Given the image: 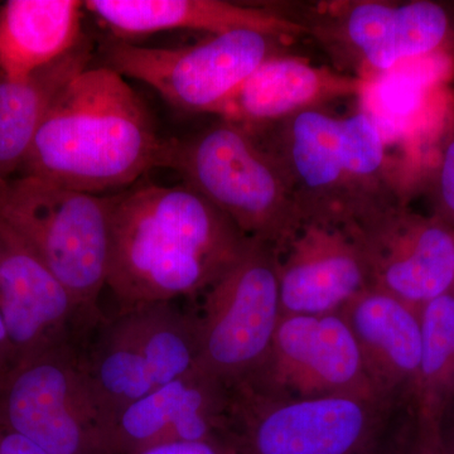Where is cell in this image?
Returning <instances> with one entry per match:
<instances>
[{
	"label": "cell",
	"mask_w": 454,
	"mask_h": 454,
	"mask_svg": "<svg viewBox=\"0 0 454 454\" xmlns=\"http://www.w3.org/2000/svg\"><path fill=\"white\" fill-rule=\"evenodd\" d=\"M252 239L186 184L113 196L106 286L118 310L201 294Z\"/></svg>",
	"instance_id": "1"
},
{
	"label": "cell",
	"mask_w": 454,
	"mask_h": 454,
	"mask_svg": "<svg viewBox=\"0 0 454 454\" xmlns=\"http://www.w3.org/2000/svg\"><path fill=\"white\" fill-rule=\"evenodd\" d=\"M166 140L145 101L107 66L88 67L57 95L23 170L80 192L133 184L160 167Z\"/></svg>",
	"instance_id": "2"
},
{
	"label": "cell",
	"mask_w": 454,
	"mask_h": 454,
	"mask_svg": "<svg viewBox=\"0 0 454 454\" xmlns=\"http://www.w3.org/2000/svg\"><path fill=\"white\" fill-rule=\"evenodd\" d=\"M267 143L303 223L352 227L405 203L404 179L366 114L306 110L274 122Z\"/></svg>",
	"instance_id": "3"
},
{
	"label": "cell",
	"mask_w": 454,
	"mask_h": 454,
	"mask_svg": "<svg viewBox=\"0 0 454 454\" xmlns=\"http://www.w3.org/2000/svg\"><path fill=\"white\" fill-rule=\"evenodd\" d=\"M160 167L176 170L247 238L279 255L303 225L282 164L240 125L221 121L186 139L166 140Z\"/></svg>",
	"instance_id": "4"
},
{
	"label": "cell",
	"mask_w": 454,
	"mask_h": 454,
	"mask_svg": "<svg viewBox=\"0 0 454 454\" xmlns=\"http://www.w3.org/2000/svg\"><path fill=\"white\" fill-rule=\"evenodd\" d=\"M395 408L355 395L270 399L239 382L226 437L238 454H389Z\"/></svg>",
	"instance_id": "5"
},
{
	"label": "cell",
	"mask_w": 454,
	"mask_h": 454,
	"mask_svg": "<svg viewBox=\"0 0 454 454\" xmlns=\"http://www.w3.org/2000/svg\"><path fill=\"white\" fill-rule=\"evenodd\" d=\"M113 196L23 175L0 181V223L20 236L82 306L95 313L106 286Z\"/></svg>",
	"instance_id": "6"
},
{
	"label": "cell",
	"mask_w": 454,
	"mask_h": 454,
	"mask_svg": "<svg viewBox=\"0 0 454 454\" xmlns=\"http://www.w3.org/2000/svg\"><path fill=\"white\" fill-rule=\"evenodd\" d=\"M199 356L197 316L157 303L104 317L82 365L107 428L122 408L199 365Z\"/></svg>",
	"instance_id": "7"
},
{
	"label": "cell",
	"mask_w": 454,
	"mask_h": 454,
	"mask_svg": "<svg viewBox=\"0 0 454 454\" xmlns=\"http://www.w3.org/2000/svg\"><path fill=\"white\" fill-rule=\"evenodd\" d=\"M82 348L59 346L0 375V426L49 454H109L106 422L82 365Z\"/></svg>",
	"instance_id": "8"
},
{
	"label": "cell",
	"mask_w": 454,
	"mask_h": 454,
	"mask_svg": "<svg viewBox=\"0 0 454 454\" xmlns=\"http://www.w3.org/2000/svg\"><path fill=\"white\" fill-rule=\"evenodd\" d=\"M280 255L253 240L203 294L199 366L227 387L243 381L267 355L280 317Z\"/></svg>",
	"instance_id": "9"
},
{
	"label": "cell",
	"mask_w": 454,
	"mask_h": 454,
	"mask_svg": "<svg viewBox=\"0 0 454 454\" xmlns=\"http://www.w3.org/2000/svg\"><path fill=\"white\" fill-rule=\"evenodd\" d=\"M284 44L245 29L169 49L116 40L106 46V61L107 67L145 83L178 109L216 114L262 62L280 55Z\"/></svg>",
	"instance_id": "10"
},
{
	"label": "cell",
	"mask_w": 454,
	"mask_h": 454,
	"mask_svg": "<svg viewBox=\"0 0 454 454\" xmlns=\"http://www.w3.org/2000/svg\"><path fill=\"white\" fill-rule=\"evenodd\" d=\"M240 382L270 399L333 395L380 399L367 379L354 334L340 312L280 317L267 355Z\"/></svg>",
	"instance_id": "11"
},
{
	"label": "cell",
	"mask_w": 454,
	"mask_h": 454,
	"mask_svg": "<svg viewBox=\"0 0 454 454\" xmlns=\"http://www.w3.org/2000/svg\"><path fill=\"white\" fill-rule=\"evenodd\" d=\"M0 316L11 365L43 349L85 348L104 313L82 306L17 234L0 223Z\"/></svg>",
	"instance_id": "12"
},
{
	"label": "cell",
	"mask_w": 454,
	"mask_h": 454,
	"mask_svg": "<svg viewBox=\"0 0 454 454\" xmlns=\"http://www.w3.org/2000/svg\"><path fill=\"white\" fill-rule=\"evenodd\" d=\"M349 229L365 252L372 288L419 313L452 291L454 229L443 221L400 203Z\"/></svg>",
	"instance_id": "13"
},
{
	"label": "cell",
	"mask_w": 454,
	"mask_h": 454,
	"mask_svg": "<svg viewBox=\"0 0 454 454\" xmlns=\"http://www.w3.org/2000/svg\"><path fill=\"white\" fill-rule=\"evenodd\" d=\"M333 51L345 46L361 80L385 73L400 62L444 49L450 32L447 12L437 3L352 2L322 5L303 25Z\"/></svg>",
	"instance_id": "14"
},
{
	"label": "cell",
	"mask_w": 454,
	"mask_h": 454,
	"mask_svg": "<svg viewBox=\"0 0 454 454\" xmlns=\"http://www.w3.org/2000/svg\"><path fill=\"white\" fill-rule=\"evenodd\" d=\"M453 59L446 50L400 62L364 80L360 112L378 129L387 153L396 148L414 172L433 145L441 146L452 129V100L448 82Z\"/></svg>",
	"instance_id": "15"
},
{
	"label": "cell",
	"mask_w": 454,
	"mask_h": 454,
	"mask_svg": "<svg viewBox=\"0 0 454 454\" xmlns=\"http://www.w3.org/2000/svg\"><path fill=\"white\" fill-rule=\"evenodd\" d=\"M230 387L195 366L125 406L106 428L109 454H137L170 443L226 437Z\"/></svg>",
	"instance_id": "16"
},
{
	"label": "cell",
	"mask_w": 454,
	"mask_h": 454,
	"mask_svg": "<svg viewBox=\"0 0 454 454\" xmlns=\"http://www.w3.org/2000/svg\"><path fill=\"white\" fill-rule=\"evenodd\" d=\"M370 286L365 252L349 227L303 223L279 258L282 316L337 313Z\"/></svg>",
	"instance_id": "17"
},
{
	"label": "cell",
	"mask_w": 454,
	"mask_h": 454,
	"mask_svg": "<svg viewBox=\"0 0 454 454\" xmlns=\"http://www.w3.org/2000/svg\"><path fill=\"white\" fill-rule=\"evenodd\" d=\"M340 313L354 334L376 395L395 406L411 403L422 364L420 313L372 286Z\"/></svg>",
	"instance_id": "18"
},
{
	"label": "cell",
	"mask_w": 454,
	"mask_h": 454,
	"mask_svg": "<svg viewBox=\"0 0 454 454\" xmlns=\"http://www.w3.org/2000/svg\"><path fill=\"white\" fill-rule=\"evenodd\" d=\"M83 8L121 41L175 29L211 35L245 29L286 43L309 35V29L294 18L223 0H88Z\"/></svg>",
	"instance_id": "19"
},
{
	"label": "cell",
	"mask_w": 454,
	"mask_h": 454,
	"mask_svg": "<svg viewBox=\"0 0 454 454\" xmlns=\"http://www.w3.org/2000/svg\"><path fill=\"white\" fill-rule=\"evenodd\" d=\"M364 80L300 57H271L220 107L221 121L255 130L339 98H358Z\"/></svg>",
	"instance_id": "20"
},
{
	"label": "cell",
	"mask_w": 454,
	"mask_h": 454,
	"mask_svg": "<svg viewBox=\"0 0 454 454\" xmlns=\"http://www.w3.org/2000/svg\"><path fill=\"white\" fill-rule=\"evenodd\" d=\"M83 3L9 0L0 8V74L25 80L82 42Z\"/></svg>",
	"instance_id": "21"
},
{
	"label": "cell",
	"mask_w": 454,
	"mask_h": 454,
	"mask_svg": "<svg viewBox=\"0 0 454 454\" xmlns=\"http://www.w3.org/2000/svg\"><path fill=\"white\" fill-rule=\"evenodd\" d=\"M90 59L91 44L83 37L67 55L25 80L0 74V181L22 168L57 95L89 67Z\"/></svg>",
	"instance_id": "22"
},
{
	"label": "cell",
	"mask_w": 454,
	"mask_h": 454,
	"mask_svg": "<svg viewBox=\"0 0 454 454\" xmlns=\"http://www.w3.org/2000/svg\"><path fill=\"white\" fill-rule=\"evenodd\" d=\"M422 364L411 405L441 419L454 402V295L446 293L420 312Z\"/></svg>",
	"instance_id": "23"
},
{
	"label": "cell",
	"mask_w": 454,
	"mask_h": 454,
	"mask_svg": "<svg viewBox=\"0 0 454 454\" xmlns=\"http://www.w3.org/2000/svg\"><path fill=\"white\" fill-rule=\"evenodd\" d=\"M409 411L395 427L389 454H442L439 420L419 413L411 405Z\"/></svg>",
	"instance_id": "24"
},
{
	"label": "cell",
	"mask_w": 454,
	"mask_h": 454,
	"mask_svg": "<svg viewBox=\"0 0 454 454\" xmlns=\"http://www.w3.org/2000/svg\"><path fill=\"white\" fill-rule=\"evenodd\" d=\"M433 216L454 229V124L438 149L432 177Z\"/></svg>",
	"instance_id": "25"
},
{
	"label": "cell",
	"mask_w": 454,
	"mask_h": 454,
	"mask_svg": "<svg viewBox=\"0 0 454 454\" xmlns=\"http://www.w3.org/2000/svg\"><path fill=\"white\" fill-rule=\"evenodd\" d=\"M137 454H238L229 439H212L191 443H170L149 448Z\"/></svg>",
	"instance_id": "26"
},
{
	"label": "cell",
	"mask_w": 454,
	"mask_h": 454,
	"mask_svg": "<svg viewBox=\"0 0 454 454\" xmlns=\"http://www.w3.org/2000/svg\"><path fill=\"white\" fill-rule=\"evenodd\" d=\"M0 454H49L13 430L0 426Z\"/></svg>",
	"instance_id": "27"
},
{
	"label": "cell",
	"mask_w": 454,
	"mask_h": 454,
	"mask_svg": "<svg viewBox=\"0 0 454 454\" xmlns=\"http://www.w3.org/2000/svg\"><path fill=\"white\" fill-rule=\"evenodd\" d=\"M439 444L442 454H454V402L439 419Z\"/></svg>",
	"instance_id": "28"
},
{
	"label": "cell",
	"mask_w": 454,
	"mask_h": 454,
	"mask_svg": "<svg viewBox=\"0 0 454 454\" xmlns=\"http://www.w3.org/2000/svg\"><path fill=\"white\" fill-rule=\"evenodd\" d=\"M9 365H11V357H9L7 334H5L4 325H3L2 316H0V375L7 372Z\"/></svg>",
	"instance_id": "29"
},
{
	"label": "cell",
	"mask_w": 454,
	"mask_h": 454,
	"mask_svg": "<svg viewBox=\"0 0 454 454\" xmlns=\"http://www.w3.org/2000/svg\"><path fill=\"white\" fill-rule=\"evenodd\" d=\"M450 293H452V294L454 295V283H453V286H452V291H450Z\"/></svg>",
	"instance_id": "30"
}]
</instances>
